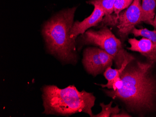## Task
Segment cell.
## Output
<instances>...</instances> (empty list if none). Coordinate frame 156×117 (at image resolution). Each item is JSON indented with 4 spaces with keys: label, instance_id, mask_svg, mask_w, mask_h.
Segmentation results:
<instances>
[{
    "label": "cell",
    "instance_id": "cell-1",
    "mask_svg": "<svg viewBox=\"0 0 156 117\" xmlns=\"http://www.w3.org/2000/svg\"><path fill=\"white\" fill-rule=\"evenodd\" d=\"M152 64H128L113 81L112 90L105 92L113 99L122 100L133 111L151 110L156 97V81L151 74Z\"/></svg>",
    "mask_w": 156,
    "mask_h": 117
},
{
    "label": "cell",
    "instance_id": "cell-2",
    "mask_svg": "<svg viewBox=\"0 0 156 117\" xmlns=\"http://www.w3.org/2000/svg\"><path fill=\"white\" fill-rule=\"evenodd\" d=\"M76 7L57 13L45 22L42 34L48 51L63 61L74 62L77 60L75 40L70 36Z\"/></svg>",
    "mask_w": 156,
    "mask_h": 117
},
{
    "label": "cell",
    "instance_id": "cell-3",
    "mask_svg": "<svg viewBox=\"0 0 156 117\" xmlns=\"http://www.w3.org/2000/svg\"><path fill=\"white\" fill-rule=\"evenodd\" d=\"M43 91L45 114L69 116L82 112L93 117L92 108L95 97L93 93L79 91L74 85L64 89L48 85L44 87Z\"/></svg>",
    "mask_w": 156,
    "mask_h": 117
},
{
    "label": "cell",
    "instance_id": "cell-4",
    "mask_svg": "<svg viewBox=\"0 0 156 117\" xmlns=\"http://www.w3.org/2000/svg\"><path fill=\"white\" fill-rule=\"evenodd\" d=\"M81 39L83 44L98 46L111 55L118 68L121 67L126 59H135L123 48L120 39L106 26H103L98 31L90 29L86 31L82 35Z\"/></svg>",
    "mask_w": 156,
    "mask_h": 117
},
{
    "label": "cell",
    "instance_id": "cell-5",
    "mask_svg": "<svg viewBox=\"0 0 156 117\" xmlns=\"http://www.w3.org/2000/svg\"><path fill=\"white\" fill-rule=\"evenodd\" d=\"M141 6V0H133L129 7L117 16L105 15L101 22L102 26H116L120 37L125 39L136 25L142 22Z\"/></svg>",
    "mask_w": 156,
    "mask_h": 117
},
{
    "label": "cell",
    "instance_id": "cell-6",
    "mask_svg": "<svg viewBox=\"0 0 156 117\" xmlns=\"http://www.w3.org/2000/svg\"><path fill=\"white\" fill-rule=\"evenodd\" d=\"M113 61L111 55L101 48L88 47L83 52V65L87 71L94 76L111 67Z\"/></svg>",
    "mask_w": 156,
    "mask_h": 117
},
{
    "label": "cell",
    "instance_id": "cell-7",
    "mask_svg": "<svg viewBox=\"0 0 156 117\" xmlns=\"http://www.w3.org/2000/svg\"><path fill=\"white\" fill-rule=\"evenodd\" d=\"M94 7L93 12L83 21H76L73 23L70 31V36L72 38L76 39L78 35H83L88 29L97 26L102 22L105 16L104 11L98 6H94Z\"/></svg>",
    "mask_w": 156,
    "mask_h": 117
},
{
    "label": "cell",
    "instance_id": "cell-8",
    "mask_svg": "<svg viewBox=\"0 0 156 117\" xmlns=\"http://www.w3.org/2000/svg\"><path fill=\"white\" fill-rule=\"evenodd\" d=\"M129 43L130 47L127 49L136 51L147 57L152 63L156 62V46L150 39L143 37L140 40L136 38H129Z\"/></svg>",
    "mask_w": 156,
    "mask_h": 117
},
{
    "label": "cell",
    "instance_id": "cell-9",
    "mask_svg": "<svg viewBox=\"0 0 156 117\" xmlns=\"http://www.w3.org/2000/svg\"><path fill=\"white\" fill-rule=\"evenodd\" d=\"M142 22L152 25L155 16L156 0H142Z\"/></svg>",
    "mask_w": 156,
    "mask_h": 117
},
{
    "label": "cell",
    "instance_id": "cell-10",
    "mask_svg": "<svg viewBox=\"0 0 156 117\" xmlns=\"http://www.w3.org/2000/svg\"><path fill=\"white\" fill-rule=\"evenodd\" d=\"M134 60L127 59L125 60L122 65L121 67L118 69H113L111 67H108L106 69L104 73V76L108 80V83L106 84H101L102 87H107L108 89H112L113 87V81L117 77H119L124 70L128 64H129Z\"/></svg>",
    "mask_w": 156,
    "mask_h": 117
},
{
    "label": "cell",
    "instance_id": "cell-11",
    "mask_svg": "<svg viewBox=\"0 0 156 117\" xmlns=\"http://www.w3.org/2000/svg\"><path fill=\"white\" fill-rule=\"evenodd\" d=\"M116 0H91L87 2L89 4L97 6L102 9L105 15L112 14L114 11V6Z\"/></svg>",
    "mask_w": 156,
    "mask_h": 117
},
{
    "label": "cell",
    "instance_id": "cell-12",
    "mask_svg": "<svg viewBox=\"0 0 156 117\" xmlns=\"http://www.w3.org/2000/svg\"><path fill=\"white\" fill-rule=\"evenodd\" d=\"M112 102L109 104L105 105L104 103L100 104L102 108V111L100 113L97 115H94L93 117H109L112 114H117L120 112V109L118 105L115 107H112Z\"/></svg>",
    "mask_w": 156,
    "mask_h": 117
},
{
    "label": "cell",
    "instance_id": "cell-13",
    "mask_svg": "<svg viewBox=\"0 0 156 117\" xmlns=\"http://www.w3.org/2000/svg\"><path fill=\"white\" fill-rule=\"evenodd\" d=\"M131 33L135 36H141L150 39L156 46V30H150L147 29H137L134 28Z\"/></svg>",
    "mask_w": 156,
    "mask_h": 117
},
{
    "label": "cell",
    "instance_id": "cell-14",
    "mask_svg": "<svg viewBox=\"0 0 156 117\" xmlns=\"http://www.w3.org/2000/svg\"><path fill=\"white\" fill-rule=\"evenodd\" d=\"M133 0H116L114 6L115 15H119L122 11L129 7Z\"/></svg>",
    "mask_w": 156,
    "mask_h": 117
},
{
    "label": "cell",
    "instance_id": "cell-15",
    "mask_svg": "<svg viewBox=\"0 0 156 117\" xmlns=\"http://www.w3.org/2000/svg\"><path fill=\"white\" fill-rule=\"evenodd\" d=\"M111 117H131L129 114H127L125 112H121V113H117V114H112Z\"/></svg>",
    "mask_w": 156,
    "mask_h": 117
},
{
    "label": "cell",
    "instance_id": "cell-16",
    "mask_svg": "<svg viewBox=\"0 0 156 117\" xmlns=\"http://www.w3.org/2000/svg\"><path fill=\"white\" fill-rule=\"evenodd\" d=\"M152 26L154 27V29L156 30V14L155 15V18H154V21L152 23Z\"/></svg>",
    "mask_w": 156,
    "mask_h": 117
}]
</instances>
